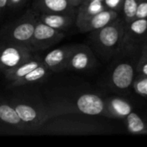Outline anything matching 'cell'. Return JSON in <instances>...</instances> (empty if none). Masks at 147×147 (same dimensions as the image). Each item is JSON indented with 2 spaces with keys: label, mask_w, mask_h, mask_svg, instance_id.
<instances>
[{
  "label": "cell",
  "mask_w": 147,
  "mask_h": 147,
  "mask_svg": "<svg viewBox=\"0 0 147 147\" xmlns=\"http://www.w3.org/2000/svg\"><path fill=\"white\" fill-rule=\"evenodd\" d=\"M144 44L122 43L120 51L109 62V65L99 81L100 90L106 94L132 96V86Z\"/></svg>",
  "instance_id": "cell-1"
},
{
  "label": "cell",
  "mask_w": 147,
  "mask_h": 147,
  "mask_svg": "<svg viewBox=\"0 0 147 147\" xmlns=\"http://www.w3.org/2000/svg\"><path fill=\"white\" fill-rule=\"evenodd\" d=\"M102 116L85 114H65L45 121L34 133L59 135L112 134L115 126Z\"/></svg>",
  "instance_id": "cell-2"
},
{
  "label": "cell",
  "mask_w": 147,
  "mask_h": 147,
  "mask_svg": "<svg viewBox=\"0 0 147 147\" xmlns=\"http://www.w3.org/2000/svg\"><path fill=\"white\" fill-rule=\"evenodd\" d=\"M105 96L106 93L101 90L85 87L60 96L59 99L47 103V106L52 118L65 114H85L109 118Z\"/></svg>",
  "instance_id": "cell-3"
},
{
  "label": "cell",
  "mask_w": 147,
  "mask_h": 147,
  "mask_svg": "<svg viewBox=\"0 0 147 147\" xmlns=\"http://www.w3.org/2000/svg\"><path fill=\"white\" fill-rule=\"evenodd\" d=\"M127 22L120 15L105 27L88 34V45L102 63H109L120 51L126 32Z\"/></svg>",
  "instance_id": "cell-4"
},
{
  "label": "cell",
  "mask_w": 147,
  "mask_h": 147,
  "mask_svg": "<svg viewBox=\"0 0 147 147\" xmlns=\"http://www.w3.org/2000/svg\"><path fill=\"white\" fill-rule=\"evenodd\" d=\"M38 12L28 9L21 17L0 29L1 43H16L30 47V40L37 22Z\"/></svg>",
  "instance_id": "cell-5"
},
{
  "label": "cell",
  "mask_w": 147,
  "mask_h": 147,
  "mask_svg": "<svg viewBox=\"0 0 147 147\" xmlns=\"http://www.w3.org/2000/svg\"><path fill=\"white\" fill-rule=\"evenodd\" d=\"M9 101L26 126L28 133H34L45 121L52 118L47 103H43L38 99L21 97Z\"/></svg>",
  "instance_id": "cell-6"
},
{
  "label": "cell",
  "mask_w": 147,
  "mask_h": 147,
  "mask_svg": "<svg viewBox=\"0 0 147 147\" xmlns=\"http://www.w3.org/2000/svg\"><path fill=\"white\" fill-rule=\"evenodd\" d=\"M100 60L88 44L71 45L66 63V70L78 72H90L97 69Z\"/></svg>",
  "instance_id": "cell-7"
},
{
  "label": "cell",
  "mask_w": 147,
  "mask_h": 147,
  "mask_svg": "<svg viewBox=\"0 0 147 147\" xmlns=\"http://www.w3.org/2000/svg\"><path fill=\"white\" fill-rule=\"evenodd\" d=\"M34 55L30 47L16 43L0 44V71L5 73Z\"/></svg>",
  "instance_id": "cell-8"
},
{
  "label": "cell",
  "mask_w": 147,
  "mask_h": 147,
  "mask_svg": "<svg viewBox=\"0 0 147 147\" xmlns=\"http://www.w3.org/2000/svg\"><path fill=\"white\" fill-rule=\"evenodd\" d=\"M64 38L63 31L54 29L37 19L29 46L34 53L44 51L59 43Z\"/></svg>",
  "instance_id": "cell-9"
},
{
  "label": "cell",
  "mask_w": 147,
  "mask_h": 147,
  "mask_svg": "<svg viewBox=\"0 0 147 147\" xmlns=\"http://www.w3.org/2000/svg\"><path fill=\"white\" fill-rule=\"evenodd\" d=\"M105 103L109 119L123 120L130 113L136 110L138 104L132 96L117 94H106Z\"/></svg>",
  "instance_id": "cell-10"
},
{
  "label": "cell",
  "mask_w": 147,
  "mask_h": 147,
  "mask_svg": "<svg viewBox=\"0 0 147 147\" xmlns=\"http://www.w3.org/2000/svg\"><path fill=\"white\" fill-rule=\"evenodd\" d=\"M121 14L111 10V9H104L101 12L92 16L87 20L76 22V26L82 33H90L91 31L97 30L102 28L110 23L112 21L116 19Z\"/></svg>",
  "instance_id": "cell-11"
},
{
  "label": "cell",
  "mask_w": 147,
  "mask_h": 147,
  "mask_svg": "<svg viewBox=\"0 0 147 147\" xmlns=\"http://www.w3.org/2000/svg\"><path fill=\"white\" fill-rule=\"evenodd\" d=\"M71 49V45H66L48 52L42 59L43 64L51 72H60L66 70Z\"/></svg>",
  "instance_id": "cell-12"
},
{
  "label": "cell",
  "mask_w": 147,
  "mask_h": 147,
  "mask_svg": "<svg viewBox=\"0 0 147 147\" xmlns=\"http://www.w3.org/2000/svg\"><path fill=\"white\" fill-rule=\"evenodd\" d=\"M76 15L73 13H38V21L59 30L66 31L76 24Z\"/></svg>",
  "instance_id": "cell-13"
},
{
  "label": "cell",
  "mask_w": 147,
  "mask_h": 147,
  "mask_svg": "<svg viewBox=\"0 0 147 147\" xmlns=\"http://www.w3.org/2000/svg\"><path fill=\"white\" fill-rule=\"evenodd\" d=\"M147 37V18H134L127 23L122 43L145 44Z\"/></svg>",
  "instance_id": "cell-14"
},
{
  "label": "cell",
  "mask_w": 147,
  "mask_h": 147,
  "mask_svg": "<svg viewBox=\"0 0 147 147\" xmlns=\"http://www.w3.org/2000/svg\"><path fill=\"white\" fill-rule=\"evenodd\" d=\"M33 7L38 13L77 14V8L71 6L67 0H34Z\"/></svg>",
  "instance_id": "cell-15"
},
{
  "label": "cell",
  "mask_w": 147,
  "mask_h": 147,
  "mask_svg": "<svg viewBox=\"0 0 147 147\" xmlns=\"http://www.w3.org/2000/svg\"><path fill=\"white\" fill-rule=\"evenodd\" d=\"M0 123L13 127L18 131L28 133L26 126L18 116L10 101L0 100Z\"/></svg>",
  "instance_id": "cell-16"
},
{
  "label": "cell",
  "mask_w": 147,
  "mask_h": 147,
  "mask_svg": "<svg viewBox=\"0 0 147 147\" xmlns=\"http://www.w3.org/2000/svg\"><path fill=\"white\" fill-rule=\"evenodd\" d=\"M127 132L135 135H146L147 131V119L136 110L130 113L122 120Z\"/></svg>",
  "instance_id": "cell-17"
},
{
  "label": "cell",
  "mask_w": 147,
  "mask_h": 147,
  "mask_svg": "<svg viewBox=\"0 0 147 147\" xmlns=\"http://www.w3.org/2000/svg\"><path fill=\"white\" fill-rule=\"evenodd\" d=\"M52 72L45 66L43 64V61L40 65H39L37 67L30 71L28 74H26L24 77L17 80L16 83H14L10 87L16 88V87H21L28 84H33L36 83H40L43 80H45Z\"/></svg>",
  "instance_id": "cell-18"
},
{
  "label": "cell",
  "mask_w": 147,
  "mask_h": 147,
  "mask_svg": "<svg viewBox=\"0 0 147 147\" xmlns=\"http://www.w3.org/2000/svg\"><path fill=\"white\" fill-rule=\"evenodd\" d=\"M107 8L102 1L84 0L78 8L76 15V22L89 19L92 16L106 9Z\"/></svg>",
  "instance_id": "cell-19"
},
{
  "label": "cell",
  "mask_w": 147,
  "mask_h": 147,
  "mask_svg": "<svg viewBox=\"0 0 147 147\" xmlns=\"http://www.w3.org/2000/svg\"><path fill=\"white\" fill-rule=\"evenodd\" d=\"M133 94L147 102V77L137 73L132 86Z\"/></svg>",
  "instance_id": "cell-20"
},
{
  "label": "cell",
  "mask_w": 147,
  "mask_h": 147,
  "mask_svg": "<svg viewBox=\"0 0 147 147\" xmlns=\"http://www.w3.org/2000/svg\"><path fill=\"white\" fill-rule=\"evenodd\" d=\"M140 0H124L121 10V16L127 23L135 18L136 10Z\"/></svg>",
  "instance_id": "cell-21"
},
{
  "label": "cell",
  "mask_w": 147,
  "mask_h": 147,
  "mask_svg": "<svg viewBox=\"0 0 147 147\" xmlns=\"http://www.w3.org/2000/svg\"><path fill=\"white\" fill-rule=\"evenodd\" d=\"M124 0H103L102 3L108 9L114 10L119 14H121Z\"/></svg>",
  "instance_id": "cell-22"
},
{
  "label": "cell",
  "mask_w": 147,
  "mask_h": 147,
  "mask_svg": "<svg viewBox=\"0 0 147 147\" xmlns=\"http://www.w3.org/2000/svg\"><path fill=\"white\" fill-rule=\"evenodd\" d=\"M137 73H140L147 77V55L141 53L137 65Z\"/></svg>",
  "instance_id": "cell-23"
},
{
  "label": "cell",
  "mask_w": 147,
  "mask_h": 147,
  "mask_svg": "<svg viewBox=\"0 0 147 147\" xmlns=\"http://www.w3.org/2000/svg\"><path fill=\"white\" fill-rule=\"evenodd\" d=\"M135 18H147V0H140L136 10Z\"/></svg>",
  "instance_id": "cell-24"
},
{
  "label": "cell",
  "mask_w": 147,
  "mask_h": 147,
  "mask_svg": "<svg viewBox=\"0 0 147 147\" xmlns=\"http://www.w3.org/2000/svg\"><path fill=\"white\" fill-rule=\"evenodd\" d=\"M27 0H9V9H16L22 7Z\"/></svg>",
  "instance_id": "cell-25"
},
{
  "label": "cell",
  "mask_w": 147,
  "mask_h": 147,
  "mask_svg": "<svg viewBox=\"0 0 147 147\" xmlns=\"http://www.w3.org/2000/svg\"><path fill=\"white\" fill-rule=\"evenodd\" d=\"M9 9V0H0V14H3Z\"/></svg>",
  "instance_id": "cell-26"
},
{
  "label": "cell",
  "mask_w": 147,
  "mask_h": 147,
  "mask_svg": "<svg viewBox=\"0 0 147 147\" xmlns=\"http://www.w3.org/2000/svg\"><path fill=\"white\" fill-rule=\"evenodd\" d=\"M68 1V3L71 5V6H73V7H75V8H78L84 0H67Z\"/></svg>",
  "instance_id": "cell-27"
},
{
  "label": "cell",
  "mask_w": 147,
  "mask_h": 147,
  "mask_svg": "<svg viewBox=\"0 0 147 147\" xmlns=\"http://www.w3.org/2000/svg\"><path fill=\"white\" fill-rule=\"evenodd\" d=\"M142 53H145L146 55H147V42L143 45V47H142Z\"/></svg>",
  "instance_id": "cell-28"
},
{
  "label": "cell",
  "mask_w": 147,
  "mask_h": 147,
  "mask_svg": "<svg viewBox=\"0 0 147 147\" xmlns=\"http://www.w3.org/2000/svg\"><path fill=\"white\" fill-rule=\"evenodd\" d=\"M96 1H102V2L103 0H96Z\"/></svg>",
  "instance_id": "cell-29"
},
{
  "label": "cell",
  "mask_w": 147,
  "mask_h": 147,
  "mask_svg": "<svg viewBox=\"0 0 147 147\" xmlns=\"http://www.w3.org/2000/svg\"><path fill=\"white\" fill-rule=\"evenodd\" d=\"M146 135H147V131H146Z\"/></svg>",
  "instance_id": "cell-30"
},
{
  "label": "cell",
  "mask_w": 147,
  "mask_h": 147,
  "mask_svg": "<svg viewBox=\"0 0 147 147\" xmlns=\"http://www.w3.org/2000/svg\"><path fill=\"white\" fill-rule=\"evenodd\" d=\"M146 42H147V37H146Z\"/></svg>",
  "instance_id": "cell-31"
}]
</instances>
